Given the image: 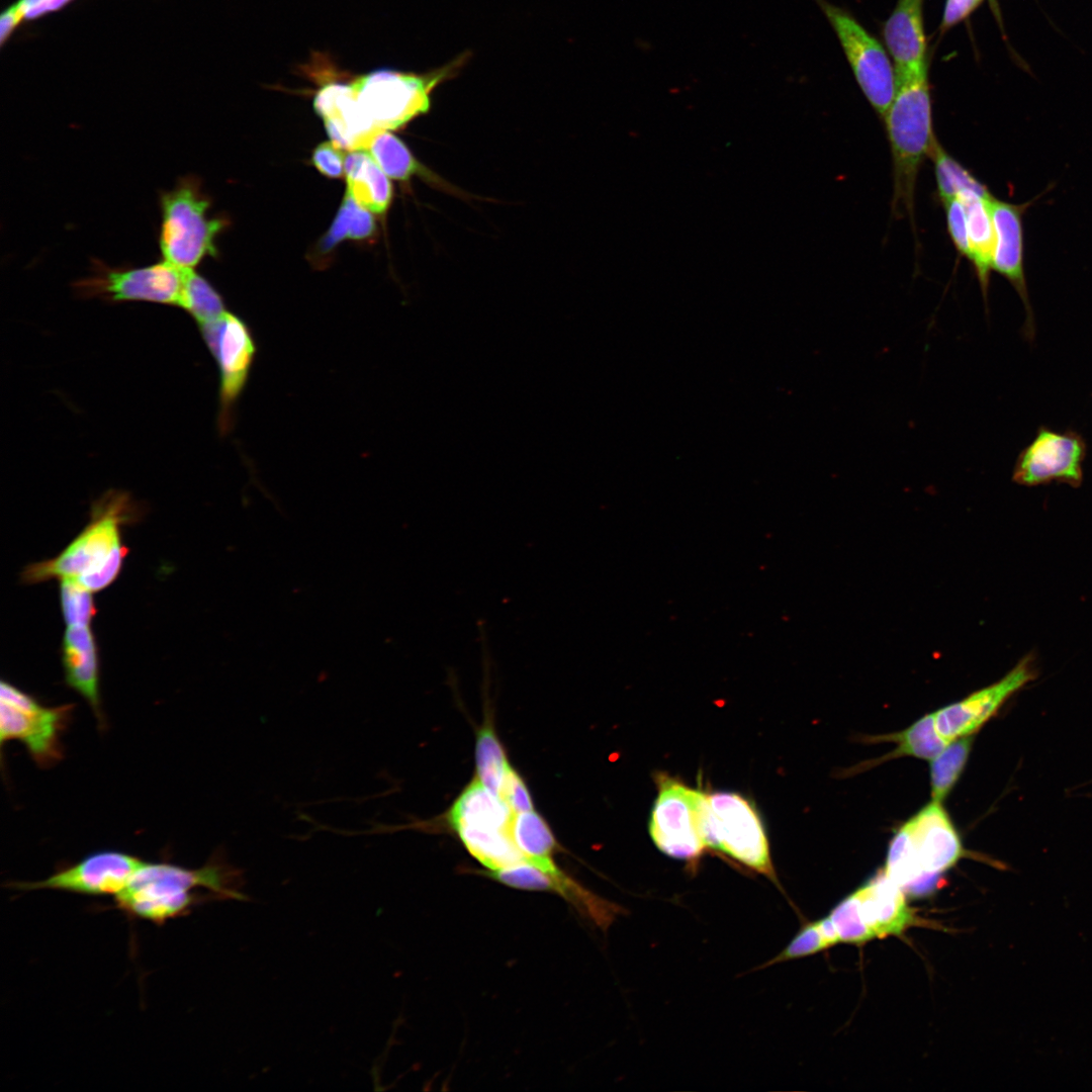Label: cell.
I'll use <instances>...</instances> for the list:
<instances>
[{
    "mask_svg": "<svg viewBox=\"0 0 1092 1092\" xmlns=\"http://www.w3.org/2000/svg\"><path fill=\"white\" fill-rule=\"evenodd\" d=\"M964 855L948 814L940 802L932 800L895 833L883 871L906 894L923 895Z\"/></svg>",
    "mask_w": 1092,
    "mask_h": 1092,
    "instance_id": "cell-4",
    "label": "cell"
},
{
    "mask_svg": "<svg viewBox=\"0 0 1092 1092\" xmlns=\"http://www.w3.org/2000/svg\"><path fill=\"white\" fill-rule=\"evenodd\" d=\"M127 493L111 490L92 508L91 522L58 556L31 563L22 572L26 583L73 578L90 592H99L118 576L127 548L120 525L131 518Z\"/></svg>",
    "mask_w": 1092,
    "mask_h": 1092,
    "instance_id": "cell-2",
    "label": "cell"
},
{
    "mask_svg": "<svg viewBox=\"0 0 1092 1092\" xmlns=\"http://www.w3.org/2000/svg\"><path fill=\"white\" fill-rule=\"evenodd\" d=\"M159 247L163 261L193 270L205 257L216 256V238L226 220L208 214L211 202L194 175L177 180L159 195Z\"/></svg>",
    "mask_w": 1092,
    "mask_h": 1092,
    "instance_id": "cell-6",
    "label": "cell"
},
{
    "mask_svg": "<svg viewBox=\"0 0 1092 1092\" xmlns=\"http://www.w3.org/2000/svg\"><path fill=\"white\" fill-rule=\"evenodd\" d=\"M498 797L515 814L533 810L530 792L523 779L511 765L504 778Z\"/></svg>",
    "mask_w": 1092,
    "mask_h": 1092,
    "instance_id": "cell-36",
    "label": "cell"
},
{
    "mask_svg": "<svg viewBox=\"0 0 1092 1092\" xmlns=\"http://www.w3.org/2000/svg\"><path fill=\"white\" fill-rule=\"evenodd\" d=\"M345 175L347 193L359 205L375 213L388 208L392 197L390 181L366 151H350L345 156Z\"/></svg>",
    "mask_w": 1092,
    "mask_h": 1092,
    "instance_id": "cell-24",
    "label": "cell"
},
{
    "mask_svg": "<svg viewBox=\"0 0 1092 1092\" xmlns=\"http://www.w3.org/2000/svg\"><path fill=\"white\" fill-rule=\"evenodd\" d=\"M314 167L329 178H340L345 173V156L333 142L318 145L311 156Z\"/></svg>",
    "mask_w": 1092,
    "mask_h": 1092,
    "instance_id": "cell-37",
    "label": "cell"
},
{
    "mask_svg": "<svg viewBox=\"0 0 1092 1092\" xmlns=\"http://www.w3.org/2000/svg\"><path fill=\"white\" fill-rule=\"evenodd\" d=\"M816 1L834 28L861 91L884 117L896 88L895 69L884 48L847 12L825 0Z\"/></svg>",
    "mask_w": 1092,
    "mask_h": 1092,
    "instance_id": "cell-14",
    "label": "cell"
},
{
    "mask_svg": "<svg viewBox=\"0 0 1092 1092\" xmlns=\"http://www.w3.org/2000/svg\"><path fill=\"white\" fill-rule=\"evenodd\" d=\"M982 0H946L941 29L945 30L965 19Z\"/></svg>",
    "mask_w": 1092,
    "mask_h": 1092,
    "instance_id": "cell-38",
    "label": "cell"
},
{
    "mask_svg": "<svg viewBox=\"0 0 1092 1092\" xmlns=\"http://www.w3.org/2000/svg\"><path fill=\"white\" fill-rule=\"evenodd\" d=\"M60 600L67 626L90 625L96 615L92 592L73 578L61 579Z\"/></svg>",
    "mask_w": 1092,
    "mask_h": 1092,
    "instance_id": "cell-34",
    "label": "cell"
},
{
    "mask_svg": "<svg viewBox=\"0 0 1092 1092\" xmlns=\"http://www.w3.org/2000/svg\"><path fill=\"white\" fill-rule=\"evenodd\" d=\"M1086 450L1085 440L1077 432L1040 427L1019 453L1012 478L1025 486L1058 481L1078 487L1083 480Z\"/></svg>",
    "mask_w": 1092,
    "mask_h": 1092,
    "instance_id": "cell-16",
    "label": "cell"
},
{
    "mask_svg": "<svg viewBox=\"0 0 1092 1092\" xmlns=\"http://www.w3.org/2000/svg\"><path fill=\"white\" fill-rule=\"evenodd\" d=\"M895 76V94L884 116L893 160L892 209L913 222L917 175L936 138L927 68Z\"/></svg>",
    "mask_w": 1092,
    "mask_h": 1092,
    "instance_id": "cell-3",
    "label": "cell"
},
{
    "mask_svg": "<svg viewBox=\"0 0 1092 1092\" xmlns=\"http://www.w3.org/2000/svg\"><path fill=\"white\" fill-rule=\"evenodd\" d=\"M186 272L165 261L144 267L112 268L96 260L92 273L76 282L74 288L83 298L179 306Z\"/></svg>",
    "mask_w": 1092,
    "mask_h": 1092,
    "instance_id": "cell-13",
    "label": "cell"
},
{
    "mask_svg": "<svg viewBox=\"0 0 1092 1092\" xmlns=\"http://www.w3.org/2000/svg\"><path fill=\"white\" fill-rule=\"evenodd\" d=\"M839 943L838 935L829 917L805 924L788 945L761 968L790 960L815 954Z\"/></svg>",
    "mask_w": 1092,
    "mask_h": 1092,
    "instance_id": "cell-33",
    "label": "cell"
},
{
    "mask_svg": "<svg viewBox=\"0 0 1092 1092\" xmlns=\"http://www.w3.org/2000/svg\"><path fill=\"white\" fill-rule=\"evenodd\" d=\"M304 73L316 81L313 107L324 120L332 142L342 150H364L378 131L360 111L354 98L349 75L339 71L332 62L315 55L305 66Z\"/></svg>",
    "mask_w": 1092,
    "mask_h": 1092,
    "instance_id": "cell-15",
    "label": "cell"
},
{
    "mask_svg": "<svg viewBox=\"0 0 1092 1092\" xmlns=\"http://www.w3.org/2000/svg\"><path fill=\"white\" fill-rule=\"evenodd\" d=\"M62 660L67 685L88 702L98 721L102 722L99 656L90 625L67 626L63 639Z\"/></svg>",
    "mask_w": 1092,
    "mask_h": 1092,
    "instance_id": "cell-21",
    "label": "cell"
},
{
    "mask_svg": "<svg viewBox=\"0 0 1092 1092\" xmlns=\"http://www.w3.org/2000/svg\"><path fill=\"white\" fill-rule=\"evenodd\" d=\"M71 0H19L18 3L23 11L24 18L34 19L64 7Z\"/></svg>",
    "mask_w": 1092,
    "mask_h": 1092,
    "instance_id": "cell-39",
    "label": "cell"
},
{
    "mask_svg": "<svg viewBox=\"0 0 1092 1092\" xmlns=\"http://www.w3.org/2000/svg\"><path fill=\"white\" fill-rule=\"evenodd\" d=\"M381 170L390 178L406 181L415 175L444 186L431 171L413 156L407 147L388 130H378L368 141L365 149Z\"/></svg>",
    "mask_w": 1092,
    "mask_h": 1092,
    "instance_id": "cell-25",
    "label": "cell"
},
{
    "mask_svg": "<svg viewBox=\"0 0 1092 1092\" xmlns=\"http://www.w3.org/2000/svg\"><path fill=\"white\" fill-rule=\"evenodd\" d=\"M828 917L839 942L854 944L900 935L915 922L906 893L883 870L843 898Z\"/></svg>",
    "mask_w": 1092,
    "mask_h": 1092,
    "instance_id": "cell-8",
    "label": "cell"
},
{
    "mask_svg": "<svg viewBox=\"0 0 1092 1092\" xmlns=\"http://www.w3.org/2000/svg\"><path fill=\"white\" fill-rule=\"evenodd\" d=\"M922 1L898 0L885 23L884 38L895 63V73L927 68Z\"/></svg>",
    "mask_w": 1092,
    "mask_h": 1092,
    "instance_id": "cell-22",
    "label": "cell"
},
{
    "mask_svg": "<svg viewBox=\"0 0 1092 1092\" xmlns=\"http://www.w3.org/2000/svg\"><path fill=\"white\" fill-rule=\"evenodd\" d=\"M987 204L995 234L992 269L1006 277L1018 292L1027 312L1026 334L1031 339L1034 329L1023 271L1022 209L991 194Z\"/></svg>",
    "mask_w": 1092,
    "mask_h": 1092,
    "instance_id": "cell-20",
    "label": "cell"
},
{
    "mask_svg": "<svg viewBox=\"0 0 1092 1092\" xmlns=\"http://www.w3.org/2000/svg\"><path fill=\"white\" fill-rule=\"evenodd\" d=\"M24 18L23 11L20 4L14 3L6 8L0 15V42H4L9 38L13 30L19 24L21 19Z\"/></svg>",
    "mask_w": 1092,
    "mask_h": 1092,
    "instance_id": "cell-40",
    "label": "cell"
},
{
    "mask_svg": "<svg viewBox=\"0 0 1092 1092\" xmlns=\"http://www.w3.org/2000/svg\"><path fill=\"white\" fill-rule=\"evenodd\" d=\"M705 825L709 848L776 882L766 832L749 800L735 792L707 794Z\"/></svg>",
    "mask_w": 1092,
    "mask_h": 1092,
    "instance_id": "cell-10",
    "label": "cell"
},
{
    "mask_svg": "<svg viewBox=\"0 0 1092 1092\" xmlns=\"http://www.w3.org/2000/svg\"><path fill=\"white\" fill-rule=\"evenodd\" d=\"M483 874L514 889L557 894L593 923L604 921L611 910L610 901L585 889L559 868L545 871L530 862H521Z\"/></svg>",
    "mask_w": 1092,
    "mask_h": 1092,
    "instance_id": "cell-19",
    "label": "cell"
},
{
    "mask_svg": "<svg viewBox=\"0 0 1092 1092\" xmlns=\"http://www.w3.org/2000/svg\"><path fill=\"white\" fill-rule=\"evenodd\" d=\"M72 710V704L46 707L31 695L2 679L0 744L19 740L39 766H50L63 756L61 735Z\"/></svg>",
    "mask_w": 1092,
    "mask_h": 1092,
    "instance_id": "cell-11",
    "label": "cell"
},
{
    "mask_svg": "<svg viewBox=\"0 0 1092 1092\" xmlns=\"http://www.w3.org/2000/svg\"><path fill=\"white\" fill-rule=\"evenodd\" d=\"M1035 676L1034 658L1026 655L998 681L934 712L938 733L949 742L973 735L1013 694Z\"/></svg>",
    "mask_w": 1092,
    "mask_h": 1092,
    "instance_id": "cell-18",
    "label": "cell"
},
{
    "mask_svg": "<svg viewBox=\"0 0 1092 1092\" xmlns=\"http://www.w3.org/2000/svg\"><path fill=\"white\" fill-rule=\"evenodd\" d=\"M876 738L879 741H892L897 744V747L887 756L890 759L913 756L932 760L949 743L938 733L934 713L926 714L900 732Z\"/></svg>",
    "mask_w": 1092,
    "mask_h": 1092,
    "instance_id": "cell-27",
    "label": "cell"
},
{
    "mask_svg": "<svg viewBox=\"0 0 1092 1092\" xmlns=\"http://www.w3.org/2000/svg\"><path fill=\"white\" fill-rule=\"evenodd\" d=\"M470 58L465 51L427 72L381 68L349 76V82L360 111L377 129H398L428 113L434 89L455 78Z\"/></svg>",
    "mask_w": 1092,
    "mask_h": 1092,
    "instance_id": "cell-5",
    "label": "cell"
},
{
    "mask_svg": "<svg viewBox=\"0 0 1092 1092\" xmlns=\"http://www.w3.org/2000/svg\"><path fill=\"white\" fill-rule=\"evenodd\" d=\"M511 829L515 844L528 862L545 871L558 869L552 859L557 846L555 838L538 813L531 810L515 814Z\"/></svg>",
    "mask_w": 1092,
    "mask_h": 1092,
    "instance_id": "cell-26",
    "label": "cell"
},
{
    "mask_svg": "<svg viewBox=\"0 0 1092 1092\" xmlns=\"http://www.w3.org/2000/svg\"><path fill=\"white\" fill-rule=\"evenodd\" d=\"M370 212L346 193L330 230L318 244L320 252H330L345 239L363 240L370 237L375 229Z\"/></svg>",
    "mask_w": 1092,
    "mask_h": 1092,
    "instance_id": "cell-29",
    "label": "cell"
},
{
    "mask_svg": "<svg viewBox=\"0 0 1092 1092\" xmlns=\"http://www.w3.org/2000/svg\"><path fill=\"white\" fill-rule=\"evenodd\" d=\"M515 813L475 779L451 807L448 820L469 853L487 871L528 862L512 836Z\"/></svg>",
    "mask_w": 1092,
    "mask_h": 1092,
    "instance_id": "cell-7",
    "label": "cell"
},
{
    "mask_svg": "<svg viewBox=\"0 0 1092 1092\" xmlns=\"http://www.w3.org/2000/svg\"><path fill=\"white\" fill-rule=\"evenodd\" d=\"M656 785L657 796L648 826L654 844L670 857L696 861L709 848L705 825L707 793L664 772L656 776Z\"/></svg>",
    "mask_w": 1092,
    "mask_h": 1092,
    "instance_id": "cell-9",
    "label": "cell"
},
{
    "mask_svg": "<svg viewBox=\"0 0 1092 1092\" xmlns=\"http://www.w3.org/2000/svg\"><path fill=\"white\" fill-rule=\"evenodd\" d=\"M475 756L478 780L486 789L498 796L510 763L490 724L485 723L478 730Z\"/></svg>",
    "mask_w": 1092,
    "mask_h": 1092,
    "instance_id": "cell-31",
    "label": "cell"
},
{
    "mask_svg": "<svg viewBox=\"0 0 1092 1092\" xmlns=\"http://www.w3.org/2000/svg\"><path fill=\"white\" fill-rule=\"evenodd\" d=\"M990 194V192L981 194L973 190H964L954 197L965 207L970 244V262L975 268L985 300L988 297L995 245L994 226L987 204V198Z\"/></svg>",
    "mask_w": 1092,
    "mask_h": 1092,
    "instance_id": "cell-23",
    "label": "cell"
},
{
    "mask_svg": "<svg viewBox=\"0 0 1092 1092\" xmlns=\"http://www.w3.org/2000/svg\"><path fill=\"white\" fill-rule=\"evenodd\" d=\"M199 328L218 366L217 425L219 433L225 435L234 428L236 406L248 382L257 345L249 325L228 310Z\"/></svg>",
    "mask_w": 1092,
    "mask_h": 1092,
    "instance_id": "cell-12",
    "label": "cell"
},
{
    "mask_svg": "<svg viewBox=\"0 0 1092 1092\" xmlns=\"http://www.w3.org/2000/svg\"><path fill=\"white\" fill-rule=\"evenodd\" d=\"M946 214L947 231L957 251L970 260V244L967 216L963 203L958 198L943 202Z\"/></svg>",
    "mask_w": 1092,
    "mask_h": 1092,
    "instance_id": "cell-35",
    "label": "cell"
},
{
    "mask_svg": "<svg viewBox=\"0 0 1092 1092\" xmlns=\"http://www.w3.org/2000/svg\"><path fill=\"white\" fill-rule=\"evenodd\" d=\"M145 860L115 850H102L66 867L44 880L12 882L18 891L57 890L89 896H113L122 892Z\"/></svg>",
    "mask_w": 1092,
    "mask_h": 1092,
    "instance_id": "cell-17",
    "label": "cell"
},
{
    "mask_svg": "<svg viewBox=\"0 0 1092 1092\" xmlns=\"http://www.w3.org/2000/svg\"><path fill=\"white\" fill-rule=\"evenodd\" d=\"M972 735L959 737L931 760L930 787L933 801L942 802L949 794L967 763Z\"/></svg>",
    "mask_w": 1092,
    "mask_h": 1092,
    "instance_id": "cell-28",
    "label": "cell"
},
{
    "mask_svg": "<svg viewBox=\"0 0 1092 1092\" xmlns=\"http://www.w3.org/2000/svg\"><path fill=\"white\" fill-rule=\"evenodd\" d=\"M929 157L934 163L937 190L942 203L954 198L964 190H973L981 194L989 193L985 185L950 157L937 140Z\"/></svg>",
    "mask_w": 1092,
    "mask_h": 1092,
    "instance_id": "cell-32",
    "label": "cell"
},
{
    "mask_svg": "<svg viewBox=\"0 0 1092 1092\" xmlns=\"http://www.w3.org/2000/svg\"><path fill=\"white\" fill-rule=\"evenodd\" d=\"M179 307L187 311L199 327L226 311L220 294L194 269L186 272Z\"/></svg>",
    "mask_w": 1092,
    "mask_h": 1092,
    "instance_id": "cell-30",
    "label": "cell"
},
{
    "mask_svg": "<svg viewBox=\"0 0 1092 1092\" xmlns=\"http://www.w3.org/2000/svg\"><path fill=\"white\" fill-rule=\"evenodd\" d=\"M243 885L242 871L218 854L199 869L145 861L126 888L114 897V905L129 917L162 925L186 915L194 906L214 899L201 894V889L218 900H249L241 892Z\"/></svg>",
    "mask_w": 1092,
    "mask_h": 1092,
    "instance_id": "cell-1",
    "label": "cell"
}]
</instances>
